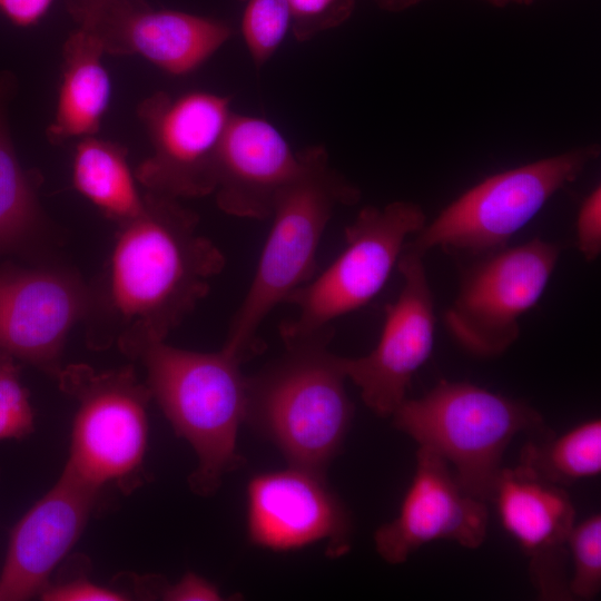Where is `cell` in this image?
I'll use <instances>...</instances> for the list:
<instances>
[{
    "instance_id": "cell-24",
    "label": "cell",
    "mask_w": 601,
    "mask_h": 601,
    "mask_svg": "<svg viewBox=\"0 0 601 601\" xmlns=\"http://www.w3.org/2000/svg\"><path fill=\"white\" fill-rule=\"evenodd\" d=\"M572 574L569 578L571 600H589L601 589V516L592 514L574 523L568 541Z\"/></svg>"
},
{
    "instance_id": "cell-20",
    "label": "cell",
    "mask_w": 601,
    "mask_h": 601,
    "mask_svg": "<svg viewBox=\"0 0 601 601\" xmlns=\"http://www.w3.org/2000/svg\"><path fill=\"white\" fill-rule=\"evenodd\" d=\"M72 184L79 194L118 224L136 217L144 208L124 146L81 138L72 159Z\"/></svg>"
},
{
    "instance_id": "cell-22",
    "label": "cell",
    "mask_w": 601,
    "mask_h": 601,
    "mask_svg": "<svg viewBox=\"0 0 601 601\" xmlns=\"http://www.w3.org/2000/svg\"><path fill=\"white\" fill-rule=\"evenodd\" d=\"M36 217L32 179L20 166L0 117V246L21 238Z\"/></svg>"
},
{
    "instance_id": "cell-27",
    "label": "cell",
    "mask_w": 601,
    "mask_h": 601,
    "mask_svg": "<svg viewBox=\"0 0 601 601\" xmlns=\"http://www.w3.org/2000/svg\"><path fill=\"white\" fill-rule=\"evenodd\" d=\"M577 247L587 262L601 252V186H595L582 200L575 221Z\"/></svg>"
},
{
    "instance_id": "cell-7",
    "label": "cell",
    "mask_w": 601,
    "mask_h": 601,
    "mask_svg": "<svg viewBox=\"0 0 601 601\" xmlns=\"http://www.w3.org/2000/svg\"><path fill=\"white\" fill-rule=\"evenodd\" d=\"M57 377L77 403L65 466L99 490L111 483L126 493L137 489L148 445L147 385L129 365L99 372L71 364Z\"/></svg>"
},
{
    "instance_id": "cell-15",
    "label": "cell",
    "mask_w": 601,
    "mask_h": 601,
    "mask_svg": "<svg viewBox=\"0 0 601 601\" xmlns=\"http://www.w3.org/2000/svg\"><path fill=\"white\" fill-rule=\"evenodd\" d=\"M99 489L65 466L56 484L11 530L0 574V600H29L80 538Z\"/></svg>"
},
{
    "instance_id": "cell-23",
    "label": "cell",
    "mask_w": 601,
    "mask_h": 601,
    "mask_svg": "<svg viewBox=\"0 0 601 601\" xmlns=\"http://www.w3.org/2000/svg\"><path fill=\"white\" fill-rule=\"evenodd\" d=\"M245 3L240 32L256 68L263 67L292 30L286 0H239Z\"/></svg>"
},
{
    "instance_id": "cell-32",
    "label": "cell",
    "mask_w": 601,
    "mask_h": 601,
    "mask_svg": "<svg viewBox=\"0 0 601 601\" xmlns=\"http://www.w3.org/2000/svg\"><path fill=\"white\" fill-rule=\"evenodd\" d=\"M423 1L426 0H374L380 9L392 13L405 11Z\"/></svg>"
},
{
    "instance_id": "cell-31",
    "label": "cell",
    "mask_w": 601,
    "mask_h": 601,
    "mask_svg": "<svg viewBox=\"0 0 601 601\" xmlns=\"http://www.w3.org/2000/svg\"><path fill=\"white\" fill-rule=\"evenodd\" d=\"M111 0H66L68 12L81 26L88 24Z\"/></svg>"
},
{
    "instance_id": "cell-25",
    "label": "cell",
    "mask_w": 601,
    "mask_h": 601,
    "mask_svg": "<svg viewBox=\"0 0 601 601\" xmlns=\"http://www.w3.org/2000/svg\"><path fill=\"white\" fill-rule=\"evenodd\" d=\"M12 358L0 352V441L23 439L35 427L29 393Z\"/></svg>"
},
{
    "instance_id": "cell-13",
    "label": "cell",
    "mask_w": 601,
    "mask_h": 601,
    "mask_svg": "<svg viewBox=\"0 0 601 601\" xmlns=\"http://www.w3.org/2000/svg\"><path fill=\"white\" fill-rule=\"evenodd\" d=\"M415 459L397 515L374 533L376 552L387 563L400 564L437 540L479 548L487 534L486 502L465 491L450 465L432 450L418 446Z\"/></svg>"
},
{
    "instance_id": "cell-9",
    "label": "cell",
    "mask_w": 601,
    "mask_h": 601,
    "mask_svg": "<svg viewBox=\"0 0 601 601\" xmlns=\"http://www.w3.org/2000/svg\"><path fill=\"white\" fill-rule=\"evenodd\" d=\"M560 257V247L533 238L482 256L462 274L444 322L467 352L493 357L520 335V318L542 297Z\"/></svg>"
},
{
    "instance_id": "cell-3",
    "label": "cell",
    "mask_w": 601,
    "mask_h": 601,
    "mask_svg": "<svg viewBox=\"0 0 601 601\" xmlns=\"http://www.w3.org/2000/svg\"><path fill=\"white\" fill-rule=\"evenodd\" d=\"M300 159L297 175L276 199L254 277L224 343L245 361L260 347L258 329L267 315L314 277L335 209L361 198L358 187L332 167L325 147H306Z\"/></svg>"
},
{
    "instance_id": "cell-12",
    "label": "cell",
    "mask_w": 601,
    "mask_h": 601,
    "mask_svg": "<svg viewBox=\"0 0 601 601\" xmlns=\"http://www.w3.org/2000/svg\"><path fill=\"white\" fill-rule=\"evenodd\" d=\"M246 497L247 536L254 545L290 551L325 542L334 558L349 550L352 519L325 474L290 465L258 473Z\"/></svg>"
},
{
    "instance_id": "cell-8",
    "label": "cell",
    "mask_w": 601,
    "mask_h": 601,
    "mask_svg": "<svg viewBox=\"0 0 601 601\" xmlns=\"http://www.w3.org/2000/svg\"><path fill=\"white\" fill-rule=\"evenodd\" d=\"M426 221L423 208L408 200L362 208L345 228L342 253L288 298L297 315L279 328L285 345L333 333V321L368 304L397 266L406 239Z\"/></svg>"
},
{
    "instance_id": "cell-30",
    "label": "cell",
    "mask_w": 601,
    "mask_h": 601,
    "mask_svg": "<svg viewBox=\"0 0 601 601\" xmlns=\"http://www.w3.org/2000/svg\"><path fill=\"white\" fill-rule=\"evenodd\" d=\"M52 0H0V10L14 23L29 26L37 22Z\"/></svg>"
},
{
    "instance_id": "cell-14",
    "label": "cell",
    "mask_w": 601,
    "mask_h": 601,
    "mask_svg": "<svg viewBox=\"0 0 601 601\" xmlns=\"http://www.w3.org/2000/svg\"><path fill=\"white\" fill-rule=\"evenodd\" d=\"M89 304L90 290L71 274L0 273V352L57 376L67 336Z\"/></svg>"
},
{
    "instance_id": "cell-29",
    "label": "cell",
    "mask_w": 601,
    "mask_h": 601,
    "mask_svg": "<svg viewBox=\"0 0 601 601\" xmlns=\"http://www.w3.org/2000/svg\"><path fill=\"white\" fill-rule=\"evenodd\" d=\"M160 597L167 601H217L223 599L215 584L193 572L186 573L174 584L165 585Z\"/></svg>"
},
{
    "instance_id": "cell-1",
    "label": "cell",
    "mask_w": 601,
    "mask_h": 601,
    "mask_svg": "<svg viewBox=\"0 0 601 601\" xmlns=\"http://www.w3.org/2000/svg\"><path fill=\"white\" fill-rule=\"evenodd\" d=\"M224 267V254L199 233L194 211L147 191L140 214L119 224L99 292L90 290L89 344L106 348L121 337L166 339Z\"/></svg>"
},
{
    "instance_id": "cell-10",
    "label": "cell",
    "mask_w": 601,
    "mask_h": 601,
    "mask_svg": "<svg viewBox=\"0 0 601 601\" xmlns=\"http://www.w3.org/2000/svg\"><path fill=\"white\" fill-rule=\"evenodd\" d=\"M231 98L194 90L155 92L138 106L151 154L136 178L147 191L174 199L214 193L218 154L233 115Z\"/></svg>"
},
{
    "instance_id": "cell-26",
    "label": "cell",
    "mask_w": 601,
    "mask_h": 601,
    "mask_svg": "<svg viewBox=\"0 0 601 601\" xmlns=\"http://www.w3.org/2000/svg\"><path fill=\"white\" fill-rule=\"evenodd\" d=\"M357 0H286L292 30L298 42L337 28L353 14Z\"/></svg>"
},
{
    "instance_id": "cell-6",
    "label": "cell",
    "mask_w": 601,
    "mask_h": 601,
    "mask_svg": "<svg viewBox=\"0 0 601 601\" xmlns=\"http://www.w3.org/2000/svg\"><path fill=\"white\" fill-rule=\"evenodd\" d=\"M599 156L600 146L589 144L491 175L426 221L405 246L422 257L433 248L472 256L503 249Z\"/></svg>"
},
{
    "instance_id": "cell-2",
    "label": "cell",
    "mask_w": 601,
    "mask_h": 601,
    "mask_svg": "<svg viewBox=\"0 0 601 601\" xmlns=\"http://www.w3.org/2000/svg\"><path fill=\"white\" fill-rule=\"evenodd\" d=\"M117 343L144 365L151 398L195 451L197 467L189 476L190 489L199 495L213 494L224 475L243 463L237 437L247 407L245 359L226 346L204 353L137 336Z\"/></svg>"
},
{
    "instance_id": "cell-18",
    "label": "cell",
    "mask_w": 601,
    "mask_h": 601,
    "mask_svg": "<svg viewBox=\"0 0 601 601\" xmlns=\"http://www.w3.org/2000/svg\"><path fill=\"white\" fill-rule=\"evenodd\" d=\"M300 162V151L269 120L233 112L218 154L213 193L218 208L239 218H270Z\"/></svg>"
},
{
    "instance_id": "cell-5",
    "label": "cell",
    "mask_w": 601,
    "mask_h": 601,
    "mask_svg": "<svg viewBox=\"0 0 601 601\" xmlns=\"http://www.w3.org/2000/svg\"><path fill=\"white\" fill-rule=\"evenodd\" d=\"M392 418L397 430L439 454L465 491L485 502L518 434H554L526 402L469 382L442 381L418 398L406 397Z\"/></svg>"
},
{
    "instance_id": "cell-11",
    "label": "cell",
    "mask_w": 601,
    "mask_h": 601,
    "mask_svg": "<svg viewBox=\"0 0 601 601\" xmlns=\"http://www.w3.org/2000/svg\"><path fill=\"white\" fill-rule=\"evenodd\" d=\"M402 287L385 308V318L376 346L359 357L341 356L347 380L361 392L365 405L387 417L406 398L415 373L428 359L435 334L432 289L423 257L406 246L396 266Z\"/></svg>"
},
{
    "instance_id": "cell-4",
    "label": "cell",
    "mask_w": 601,
    "mask_h": 601,
    "mask_svg": "<svg viewBox=\"0 0 601 601\" xmlns=\"http://www.w3.org/2000/svg\"><path fill=\"white\" fill-rule=\"evenodd\" d=\"M332 333L285 345L283 357L248 377V422L288 465L326 475L352 424L354 406Z\"/></svg>"
},
{
    "instance_id": "cell-16",
    "label": "cell",
    "mask_w": 601,
    "mask_h": 601,
    "mask_svg": "<svg viewBox=\"0 0 601 601\" xmlns=\"http://www.w3.org/2000/svg\"><path fill=\"white\" fill-rule=\"evenodd\" d=\"M82 28L98 37L105 52L138 55L177 77L198 69L234 33L226 21L154 9L145 0H111Z\"/></svg>"
},
{
    "instance_id": "cell-33",
    "label": "cell",
    "mask_w": 601,
    "mask_h": 601,
    "mask_svg": "<svg viewBox=\"0 0 601 601\" xmlns=\"http://www.w3.org/2000/svg\"><path fill=\"white\" fill-rule=\"evenodd\" d=\"M496 8H504L511 4L530 6L536 0H481Z\"/></svg>"
},
{
    "instance_id": "cell-17",
    "label": "cell",
    "mask_w": 601,
    "mask_h": 601,
    "mask_svg": "<svg viewBox=\"0 0 601 601\" xmlns=\"http://www.w3.org/2000/svg\"><path fill=\"white\" fill-rule=\"evenodd\" d=\"M505 531L529 559V575L541 600H571L566 541L575 509L564 487L541 481L520 466L503 467L491 500Z\"/></svg>"
},
{
    "instance_id": "cell-19",
    "label": "cell",
    "mask_w": 601,
    "mask_h": 601,
    "mask_svg": "<svg viewBox=\"0 0 601 601\" xmlns=\"http://www.w3.org/2000/svg\"><path fill=\"white\" fill-rule=\"evenodd\" d=\"M104 47L89 29L78 27L62 49V75L48 139L55 145L95 136L111 98Z\"/></svg>"
},
{
    "instance_id": "cell-28",
    "label": "cell",
    "mask_w": 601,
    "mask_h": 601,
    "mask_svg": "<svg viewBox=\"0 0 601 601\" xmlns=\"http://www.w3.org/2000/svg\"><path fill=\"white\" fill-rule=\"evenodd\" d=\"M47 601H122L128 598L114 589L99 585L88 579H73L48 585L40 594Z\"/></svg>"
},
{
    "instance_id": "cell-21",
    "label": "cell",
    "mask_w": 601,
    "mask_h": 601,
    "mask_svg": "<svg viewBox=\"0 0 601 601\" xmlns=\"http://www.w3.org/2000/svg\"><path fill=\"white\" fill-rule=\"evenodd\" d=\"M532 476L565 487L601 472V421H585L560 436L529 439L519 464Z\"/></svg>"
}]
</instances>
